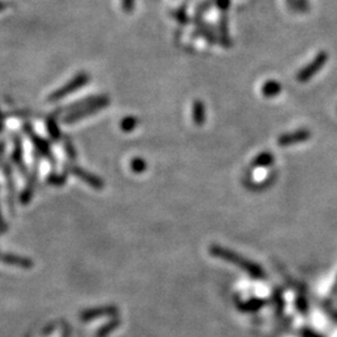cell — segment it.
I'll use <instances>...</instances> for the list:
<instances>
[{"mask_svg": "<svg viewBox=\"0 0 337 337\" xmlns=\"http://www.w3.org/2000/svg\"><path fill=\"white\" fill-rule=\"evenodd\" d=\"M2 131H3V124L0 123V132H2Z\"/></svg>", "mask_w": 337, "mask_h": 337, "instance_id": "cell-21", "label": "cell"}, {"mask_svg": "<svg viewBox=\"0 0 337 337\" xmlns=\"http://www.w3.org/2000/svg\"><path fill=\"white\" fill-rule=\"evenodd\" d=\"M24 131L26 132L27 136L30 137L32 143L34 144V146L37 148V150L39 151L41 155L45 156L46 159H49L50 161H54V157H52V153L50 150V145H49V143L46 142L45 139H43V137H40L38 134H35V132L33 131L30 124H25V125H24Z\"/></svg>", "mask_w": 337, "mask_h": 337, "instance_id": "cell-5", "label": "cell"}, {"mask_svg": "<svg viewBox=\"0 0 337 337\" xmlns=\"http://www.w3.org/2000/svg\"><path fill=\"white\" fill-rule=\"evenodd\" d=\"M90 80H91L90 74L85 73V71H81V73L76 74V75L73 76L71 80H69L65 85H63V87L59 88L58 90L52 91L50 95H49L48 101L49 103H57V101L63 100V99H65L66 96L76 93V91L81 89V88H84L85 85L89 84Z\"/></svg>", "mask_w": 337, "mask_h": 337, "instance_id": "cell-2", "label": "cell"}, {"mask_svg": "<svg viewBox=\"0 0 337 337\" xmlns=\"http://www.w3.org/2000/svg\"><path fill=\"white\" fill-rule=\"evenodd\" d=\"M66 180H68V178H66L65 174H51L49 176L48 182L54 185V186H63V185L66 184Z\"/></svg>", "mask_w": 337, "mask_h": 337, "instance_id": "cell-15", "label": "cell"}, {"mask_svg": "<svg viewBox=\"0 0 337 337\" xmlns=\"http://www.w3.org/2000/svg\"><path fill=\"white\" fill-rule=\"evenodd\" d=\"M275 164V156L270 151H261L251 161V167L259 168V167H270Z\"/></svg>", "mask_w": 337, "mask_h": 337, "instance_id": "cell-9", "label": "cell"}, {"mask_svg": "<svg viewBox=\"0 0 337 337\" xmlns=\"http://www.w3.org/2000/svg\"><path fill=\"white\" fill-rule=\"evenodd\" d=\"M139 125V119L136 117H125L120 121V130L123 132H131Z\"/></svg>", "mask_w": 337, "mask_h": 337, "instance_id": "cell-12", "label": "cell"}, {"mask_svg": "<svg viewBox=\"0 0 337 337\" xmlns=\"http://www.w3.org/2000/svg\"><path fill=\"white\" fill-rule=\"evenodd\" d=\"M13 160L16 165H19V167L23 168V149H21V143L18 137H16L15 144H14Z\"/></svg>", "mask_w": 337, "mask_h": 337, "instance_id": "cell-13", "label": "cell"}, {"mask_svg": "<svg viewBox=\"0 0 337 337\" xmlns=\"http://www.w3.org/2000/svg\"><path fill=\"white\" fill-rule=\"evenodd\" d=\"M217 7L222 13H226V10L229 9V5H230V0H217Z\"/></svg>", "mask_w": 337, "mask_h": 337, "instance_id": "cell-19", "label": "cell"}, {"mask_svg": "<svg viewBox=\"0 0 337 337\" xmlns=\"http://www.w3.org/2000/svg\"><path fill=\"white\" fill-rule=\"evenodd\" d=\"M219 39L220 44L225 49H229L231 46V38L230 33H229V19L225 13L221 14V18L219 20Z\"/></svg>", "mask_w": 337, "mask_h": 337, "instance_id": "cell-8", "label": "cell"}, {"mask_svg": "<svg viewBox=\"0 0 337 337\" xmlns=\"http://www.w3.org/2000/svg\"><path fill=\"white\" fill-rule=\"evenodd\" d=\"M146 166H148V164H146V161L142 157H134V159L130 161V168H131L132 173L135 174H142L144 171L146 170Z\"/></svg>", "mask_w": 337, "mask_h": 337, "instance_id": "cell-14", "label": "cell"}, {"mask_svg": "<svg viewBox=\"0 0 337 337\" xmlns=\"http://www.w3.org/2000/svg\"><path fill=\"white\" fill-rule=\"evenodd\" d=\"M176 19H178L179 21H180V23L182 24H186V23H189V18H187V15H186V12H184V10H179L178 13H176Z\"/></svg>", "mask_w": 337, "mask_h": 337, "instance_id": "cell-18", "label": "cell"}, {"mask_svg": "<svg viewBox=\"0 0 337 337\" xmlns=\"http://www.w3.org/2000/svg\"><path fill=\"white\" fill-rule=\"evenodd\" d=\"M283 91V85L276 80H267L261 87V94L267 99L276 98Z\"/></svg>", "mask_w": 337, "mask_h": 337, "instance_id": "cell-10", "label": "cell"}, {"mask_svg": "<svg viewBox=\"0 0 337 337\" xmlns=\"http://www.w3.org/2000/svg\"><path fill=\"white\" fill-rule=\"evenodd\" d=\"M123 10L125 13H131L135 8V0H121Z\"/></svg>", "mask_w": 337, "mask_h": 337, "instance_id": "cell-17", "label": "cell"}, {"mask_svg": "<svg viewBox=\"0 0 337 337\" xmlns=\"http://www.w3.org/2000/svg\"><path fill=\"white\" fill-rule=\"evenodd\" d=\"M46 130H48L49 136L51 137L54 142H59L62 139V131H60L59 125H58V121L55 117H50L46 118Z\"/></svg>", "mask_w": 337, "mask_h": 337, "instance_id": "cell-11", "label": "cell"}, {"mask_svg": "<svg viewBox=\"0 0 337 337\" xmlns=\"http://www.w3.org/2000/svg\"><path fill=\"white\" fill-rule=\"evenodd\" d=\"M287 2H289V3H290V4H291V0H287Z\"/></svg>", "mask_w": 337, "mask_h": 337, "instance_id": "cell-22", "label": "cell"}, {"mask_svg": "<svg viewBox=\"0 0 337 337\" xmlns=\"http://www.w3.org/2000/svg\"><path fill=\"white\" fill-rule=\"evenodd\" d=\"M7 7H8V3L0 2V12H3V10L7 9Z\"/></svg>", "mask_w": 337, "mask_h": 337, "instance_id": "cell-20", "label": "cell"}, {"mask_svg": "<svg viewBox=\"0 0 337 337\" xmlns=\"http://www.w3.org/2000/svg\"><path fill=\"white\" fill-rule=\"evenodd\" d=\"M310 136H311V132L308 131L307 129H300L296 130V131L286 132V134L280 135L277 139V144L280 146H283V148H285V146L307 142V140L310 139Z\"/></svg>", "mask_w": 337, "mask_h": 337, "instance_id": "cell-6", "label": "cell"}, {"mask_svg": "<svg viewBox=\"0 0 337 337\" xmlns=\"http://www.w3.org/2000/svg\"><path fill=\"white\" fill-rule=\"evenodd\" d=\"M0 119H3V118H2V113H0Z\"/></svg>", "mask_w": 337, "mask_h": 337, "instance_id": "cell-23", "label": "cell"}, {"mask_svg": "<svg viewBox=\"0 0 337 337\" xmlns=\"http://www.w3.org/2000/svg\"><path fill=\"white\" fill-rule=\"evenodd\" d=\"M64 148H65V153L66 155L70 157L71 160H75L76 156H78V154H76V149L74 148V144L71 142L70 139H69L68 136H66L65 139V143H64Z\"/></svg>", "mask_w": 337, "mask_h": 337, "instance_id": "cell-16", "label": "cell"}, {"mask_svg": "<svg viewBox=\"0 0 337 337\" xmlns=\"http://www.w3.org/2000/svg\"><path fill=\"white\" fill-rule=\"evenodd\" d=\"M191 119L196 126H203L206 123V106L201 100L192 101Z\"/></svg>", "mask_w": 337, "mask_h": 337, "instance_id": "cell-7", "label": "cell"}, {"mask_svg": "<svg viewBox=\"0 0 337 337\" xmlns=\"http://www.w3.org/2000/svg\"><path fill=\"white\" fill-rule=\"evenodd\" d=\"M327 59H328L327 52H325V51L319 52V54L315 57V59L312 60L311 63H308L305 68H302L300 71H298L297 75H296L297 81L298 82H307L308 80H311L317 73H319L320 70H321L322 68H324V65L327 63Z\"/></svg>", "mask_w": 337, "mask_h": 337, "instance_id": "cell-3", "label": "cell"}, {"mask_svg": "<svg viewBox=\"0 0 337 337\" xmlns=\"http://www.w3.org/2000/svg\"><path fill=\"white\" fill-rule=\"evenodd\" d=\"M110 104V98L107 95H93L91 96V100L85 106L80 107V109L75 110V111L68 113L64 118H63V121L65 124H74L78 123L80 120H84V119L91 117L94 114H98L99 111L101 110L106 109Z\"/></svg>", "mask_w": 337, "mask_h": 337, "instance_id": "cell-1", "label": "cell"}, {"mask_svg": "<svg viewBox=\"0 0 337 337\" xmlns=\"http://www.w3.org/2000/svg\"><path fill=\"white\" fill-rule=\"evenodd\" d=\"M66 171H68L69 174H71V175L76 176L79 180L88 184L89 186L93 187V189L101 190L104 187V181L101 180L98 175H95V174L90 173V171L88 170H84V168L78 166V165L69 164L68 166H66Z\"/></svg>", "mask_w": 337, "mask_h": 337, "instance_id": "cell-4", "label": "cell"}]
</instances>
